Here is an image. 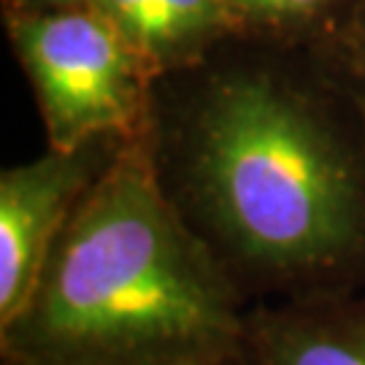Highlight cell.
<instances>
[{
	"instance_id": "obj_1",
	"label": "cell",
	"mask_w": 365,
	"mask_h": 365,
	"mask_svg": "<svg viewBox=\"0 0 365 365\" xmlns=\"http://www.w3.org/2000/svg\"><path fill=\"white\" fill-rule=\"evenodd\" d=\"M144 138L252 306L365 289V119L317 49L235 33L157 78Z\"/></svg>"
},
{
	"instance_id": "obj_2",
	"label": "cell",
	"mask_w": 365,
	"mask_h": 365,
	"mask_svg": "<svg viewBox=\"0 0 365 365\" xmlns=\"http://www.w3.org/2000/svg\"><path fill=\"white\" fill-rule=\"evenodd\" d=\"M252 303L160 190L130 138L57 238L3 365H187L247 346Z\"/></svg>"
},
{
	"instance_id": "obj_3",
	"label": "cell",
	"mask_w": 365,
	"mask_h": 365,
	"mask_svg": "<svg viewBox=\"0 0 365 365\" xmlns=\"http://www.w3.org/2000/svg\"><path fill=\"white\" fill-rule=\"evenodd\" d=\"M38 106L46 146L144 135L157 78L92 6L3 16Z\"/></svg>"
},
{
	"instance_id": "obj_4",
	"label": "cell",
	"mask_w": 365,
	"mask_h": 365,
	"mask_svg": "<svg viewBox=\"0 0 365 365\" xmlns=\"http://www.w3.org/2000/svg\"><path fill=\"white\" fill-rule=\"evenodd\" d=\"M130 138L52 149L0 173V327L25 309L57 238Z\"/></svg>"
},
{
	"instance_id": "obj_5",
	"label": "cell",
	"mask_w": 365,
	"mask_h": 365,
	"mask_svg": "<svg viewBox=\"0 0 365 365\" xmlns=\"http://www.w3.org/2000/svg\"><path fill=\"white\" fill-rule=\"evenodd\" d=\"M252 365H365V289L252 306Z\"/></svg>"
},
{
	"instance_id": "obj_6",
	"label": "cell",
	"mask_w": 365,
	"mask_h": 365,
	"mask_svg": "<svg viewBox=\"0 0 365 365\" xmlns=\"http://www.w3.org/2000/svg\"><path fill=\"white\" fill-rule=\"evenodd\" d=\"M155 78L206 60L235 36L225 0H90Z\"/></svg>"
},
{
	"instance_id": "obj_7",
	"label": "cell",
	"mask_w": 365,
	"mask_h": 365,
	"mask_svg": "<svg viewBox=\"0 0 365 365\" xmlns=\"http://www.w3.org/2000/svg\"><path fill=\"white\" fill-rule=\"evenodd\" d=\"M238 36L319 46L339 30L363 0H225Z\"/></svg>"
},
{
	"instance_id": "obj_8",
	"label": "cell",
	"mask_w": 365,
	"mask_h": 365,
	"mask_svg": "<svg viewBox=\"0 0 365 365\" xmlns=\"http://www.w3.org/2000/svg\"><path fill=\"white\" fill-rule=\"evenodd\" d=\"M312 49L319 52L330 73L349 92L365 119V0L330 38Z\"/></svg>"
},
{
	"instance_id": "obj_9",
	"label": "cell",
	"mask_w": 365,
	"mask_h": 365,
	"mask_svg": "<svg viewBox=\"0 0 365 365\" xmlns=\"http://www.w3.org/2000/svg\"><path fill=\"white\" fill-rule=\"evenodd\" d=\"M76 6H90V0H0L3 16L60 11V9H76Z\"/></svg>"
},
{
	"instance_id": "obj_10",
	"label": "cell",
	"mask_w": 365,
	"mask_h": 365,
	"mask_svg": "<svg viewBox=\"0 0 365 365\" xmlns=\"http://www.w3.org/2000/svg\"><path fill=\"white\" fill-rule=\"evenodd\" d=\"M187 365H252L247 354V346L241 352L230 354V357H217V360H197V363H187Z\"/></svg>"
}]
</instances>
